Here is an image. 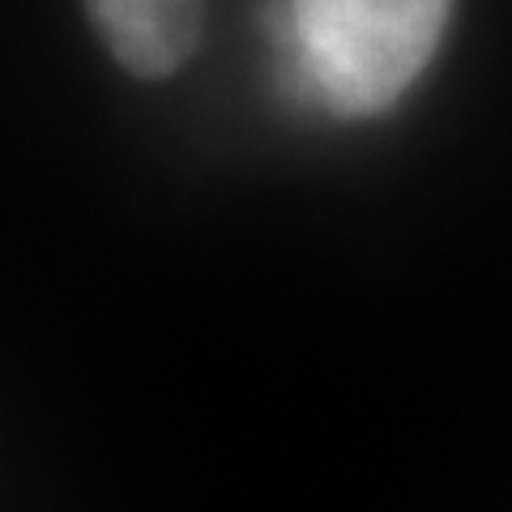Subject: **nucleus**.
<instances>
[{"label": "nucleus", "instance_id": "nucleus-1", "mask_svg": "<svg viewBox=\"0 0 512 512\" xmlns=\"http://www.w3.org/2000/svg\"><path fill=\"white\" fill-rule=\"evenodd\" d=\"M453 0H278L282 86L325 116L367 120L419 82Z\"/></svg>", "mask_w": 512, "mask_h": 512}, {"label": "nucleus", "instance_id": "nucleus-2", "mask_svg": "<svg viewBox=\"0 0 512 512\" xmlns=\"http://www.w3.org/2000/svg\"><path fill=\"white\" fill-rule=\"evenodd\" d=\"M107 52L133 77H171L197 52L201 0H86Z\"/></svg>", "mask_w": 512, "mask_h": 512}]
</instances>
